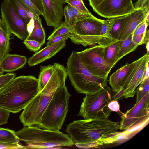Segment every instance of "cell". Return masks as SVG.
Returning a JSON list of instances; mask_svg holds the SVG:
<instances>
[{"mask_svg": "<svg viewBox=\"0 0 149 149\" xmlns=\"http://www.w3.org/2000/svg\"><path fill=\"white\" fill-rule=\"evenodd\" d=\"M119 124L107 118L74 120L67 126L65 131L77 147L97 148L113 143L123 136L118 131Z\"/></svg>", "mask_w": 149, "mask_h": 149, "instance_id": "1", "label": "cell"}, {"mask_svg": "<svg viewBox=\"0 0 149 149\" xmlns=\"http://www.w3.org/2000/svg\"><path fill=\"white\" fill-rule=\"evenodd\" d=\"M38 78L32 75L15 77L0 90V108L19 112L39 93Z\"/></svg>", "mask_w": 149, "mask_h": 149, "instance_id": "2", "label": "cell"}, {"mask_svg": "<svg viewBox=\"0 0 149 149\" xmlns=\"http://www.w3.org/2000/svg\"><path fill=\"white\" fill-rule=\"evenodd\" d=\"M67 77L56 70L44 88L24 109L19 117L24 127L38 126L42 116L56 89L65 84Z\"/></svg>", "mask_w": 149, "mask_h": 149, "instance_id": "3", "label": "cell"}, {"mask_svg": "<svg viewBox=\"0 0 149 149\" xmlns=\"http://www.w3.org/2000/svg\"><path fill=\"white\" fill-rule=\"evenodd\" d=\"M15 133L20 141L26 144V149L60 148L74 145L68 135L59 130L30 126L24 127Z\"/></svg>", "mask_w": 149, "mask_h": 149, "instance_id": "4", "label": "cell"}, {"mask_svg": "<svg viewBox=\"0 0 149 149\" xmlns=\"http://www.w3.org/2000/svg\"><path fill=\"white\" fill-rule=\"evenodd\" d=\"M66 68L71 84L78 93L93 94L107 85V78L92 74L84 66L76 51L72 52L68 58Z\"/></svg>", "mask_w": 149, "mask_h": 149, "instance_id": "5", "label": "cell"}, {"mask_svg": "<svg viewBox=\"0 0 149 149\" xmlns=\"http://www.w3.org/2000/svg\"><path fill=\"white\" fill-rule=\"evenodd\" d=\"M70 96L65 84L58 87L44 112L38 127L50 130H61L68 111Z\"/></svg>", "mask_w": 149, "mask_h": 149, "instance_id": "6", "label": "cell"}, {"mask_svg": "<svg viewBox=\"0 0 149 149\" xmlns=\"http://www.w3.org/2000/svg\"><path fill=\"white\" fill-rule=\"evenodd\" d=\"M111 93L112 89L107 85L96 93L86 94L78 116L86 120L108 118L112 112L108 107Z\"/></svg>", "mask_w": 149, "mask_h": 149, "instance_id": "7", "label": "cell"}, {"mask_svg": "<svg viewBox=\"0 0 149 149\" xmlns=\"http://www.w3.org/2000/svg\"><path fill=\"white\" fill-rule=\"evenodd\" d=\"M104 20L94 16L75 21L69 38L73 43L85 47L99 45L100 33Z\"/></svg>", "mask_w": 149, "mask_h": 149, "instance_id": "8", "label": "cell"}, {"mask_svg": "<svg viewBox=\"0 0 149 149\" xmlns=\"http://www.w3.org/2000/svg\"><path fill=\"white\" fill-rule=\"evenodd\" d=\"M149 93L145 96L125 113H121L119 129L125 130V135L128 134L142 128L149 119Z\"/></svg>", "mask_w": 149, "mask_h": 149, "instance_id": "9", "label": "cell"}, {"mask_svg": "<svg viewBox=\"0 0 149 149\" xmlns=\"http://www.w3.org/2000/svg\"><path fill=\"white\" fill-rule=\"evenodd\" d=\"M104 47L97 45L77 53L84 66L92 74L107 79L113 67L104 58Z\"/></svg>", "mask_w": 149, "mask_h": 149, "instance_id": "10", "label": "cell"}, {"mask_svg": "<svg viewBox=\"0 0 149 149\" xmlns=\"http://www.w3.org/2000/svg\"><path fill=\"white\" fill-rule=\"evenodd\" d=\"M93 10L100 16L111 18L125 15L135 9L132 0H88Z\"/></svg>", "mask_w": 149, "mask_h": 149, "instance_id": "11", "label": "cell"}, {"mask_svg": "<svg viewBox=\"0 0 149 149\" xmlns=\"http://www.w3.org/2000/svg\"><path fill=\"white\" fill-rule=\"evenodd\" d=\"M1 20L12 34L25 40L29 35L27 25L8 0H4L1 6Z\"/></svg>", "mask_w": 149, "mask_h": 149, "instance_id": "12", "label": "cell"}, {"mask_svg": "<svg viewBox=\"0 0 149 149\" xmlns=\"http://www.w3.org/2000/svg\"><path fill=\"white\" fill-rule=\"evenodd\" d=\"M149 62V54L147 53L136 60L122 88L125 91V98L134 96L137 87L145 76Z\"/></svg>", "mask_w": 149, "mask_h": 149, "instance_id": "13", "label": "cell"}, {"mask_svg": "<svg viewBox=\"0 0 149 149\" xmlns=\"http://www.w3.org/2000/svg\"><path fill=\"white\" fill-rule=\"evenodd\" d=\"M66 0H41L44 9L42 16L48 26L55 29L63 22Z\"/></svg>", "mask_w": 149, "mask_h": 149, "instance_id": "14", "label": "cell"}, {"mask_svg": "<svg viewBox=\"0 0 149 149\" xmlns=\"http://www.w3.org/2000/svg\"><path fill=\"white\" fill-rule=\"evenodd\" d=\"M149 8L135 9L129 14L127 20L120 33L118 40H123L132 34L137 26L145 20Z\"/></svg>", "mask_w": 149, "mask_h": 149, "instance_id": "15", "label": "cell"}, {"mask_svg": "<svg viewBox=\"0 0 149 149\" xmlns=\"http://www.w3.org/2000/svg\"><path fill=\"white\" fill-rule=\"evenodd\" d=\"M66 40L61 41L47 46L40 50L36 52L28 60L30 66H34L48 59L55 55L66 45Z\"/></svg>", "mask_w": 149, "mask_h": 149, "instance_id": "16", "label": "cell"}, {"mask_svg": "<svg viewBox=\"0 0 149 149\" xmlns=\"http://www.w3.org/2000/svg\"><path fill=\"white\" fill-rule=\"evenodd\" d=\"M136 62V60L130 64L126 63L110 76L109 81L112 91H118L123 88Z\"/></svg>", "mask_w": 149, "mask_h": 149, "instance_id": "17", "label": "cell"}, {"mask_svg": "<svg viewBox=\"0 0 149 149\" xmlns=\"http://www.w3.org/2000/svg\"><path fill=\"white\" fill-rule=\"evenodd\" d=\"M27 61L25 56L8 54L1 60V66L4 72L10 73L24 67Z\"/></svg>", "mask_w": 149, "mask_h": 149, "instance_id": "18", "label": "cell"}, {"mask_svg": "<svg viewBox=\"0 0 149 149\" xmlns=\"http://www.w3.org/2000/svg\"><path fill=\"white\" fill-rule=\"evenodd\" d=\"M120 47V41L116 40L105 47L104 58L113 67L116 64Z\"/></svg>", "mask_w": 149, "mask_h": 149, "instance_id": "19", "label": "cell"}, {"mask_svg": "<svg viewBox=\"0 0 149 149\" xmlns=\"http://www.w3.org/2000/svg\"><path fill=\"white\" fill-rule=\"evenodd\" d=\"M8 0L15 10L23 19L27 25L31 18L35 19L33 14L22 0Z\"/></svg>", "mask_w": 149, "mask_h": 149, "instance_id": "20", "label": "cell"}, {"mask_svg": "<svg viewBox=\"0 0 149 149\" xmlns=\"http://www.w3.org/2000/svg\"><path fill=\"white\" fill-rule=\"evenodd\" d=\"M6 26L2 22L0 25V58L1 61L7 54L10 49V34Z\"/></svg>", "mask_w": 149, "mask_h": 149, "instance_id": "21", "label": "cell"}, {"mask_svg": "<svg viewBox=\"0 0 149 149\" xmlns=\"http://www.w3.org/2000/svg\"><path fill=\"white\" fill-rule=\"evenodd\" d=\"M45 31L41 19H35L34 28L26 39L36 41L42 46L45 43Z\"/></svg>", "mask_w": 149, "mask_h": 149, "instance_id": "22", "label": "cell"}, {"mask_svg": "<svg viewBox=\"0 0 149 149\" xmlns=\"http://www.w3.org/2000/svg\"><path fill=\"white\" fill-rule=\"evenodd\" d=\"M132 34L125 39L120 40V47L117 59V63L125 56L135 50L138 46V45L132 41Z\"/></svg>", "mask_w": 149, "mask_h": 149, "instance_id": "23", "label": "cell"}, {"mask_svg": "<svg viewBox=\"0 0 149 149\" xmlns=\"http://www.w3.org/2000/svg\"><path fill=\"white\" fill-rule=\"evenodd\" d=\"M54 64L47 66H40L38 79L39 92L45 87L50 79L54 69Z\"/></svg>", "mask_w": 149, "mask_h": 149, "instance_id": "24", "label": "cell"}, {"mask_svg": "<svg viewBox=\"0 0 149 149\" xmlns=\"http://www.w3.org/2000/svg\"><path fill=\"white\" fill-rule=\"evenodd\" d=\"M148 25L145 19L144 21L137 26L132 34V40L134 42L138 45H141L144 44L145 37Z\"/></svg>", "mask_w": 149, "mask_h": 149, "instance_id": "25", "label": "cell"}, {"mask_svg": "<svg viewBox=\"0 0 149 149\" xmlns=\"http://www.w3.org/2000/svg\"><path fill=\"white\" fill-rule=\"evenodd\" d=\"M129 14L114 17V23L110 32L111 36L114 40H118L121 31L127 20Z\"/></svg>", "mask_w": 149, "mask_h": 149, "instance_id": "26", "label": "cell"}, {"mask_svg": "<svg viewBox=\"0 0 149 149\" xmlns=\"http://www.w3.org/2000/svg\"><path fill=\"white\" fill-rule=\"evenodd\" d=\"M20 141L13 130L7 128H0V142L19 144Z\"/></svg>", "mask_w": 149, "mask_h": 149, "instance_id": "27", "label": "cell"}, {"mask_svg": "<svg viewBox=\"0 0 149 149\" xmlns=\"http://www.w3.org/2000/svg\"><path fill=\"white\" fill-rule=\"evenodd\" d=\"M140 86L136 90V101L135 104L139 102L145 96L149 93V72H146L144 78Z\"/></svg>", "mask_w": 149, "mask_h": 149, "instance_id": "28", "label": "cell"}, {"mask_svg": "<svg viewBox=\"0 0 149 149\" xmlns=\"http://www.w3.org/2000/svg\"><path fill=\"white\" fill-rule=\"evenodd\" d=\"M64 11L65 17L64 24L71 30L75 22V18L68 4L64 7Z\"/></svg>", "mask_w": 149, "mask_h": 149, "instance_id": "29", "label": "cell"}, {"mask_svg": "<svg viewBox=\"0 0 149 149\" xmlns=\"http://www.w3.org/2000/svg\"><path fill=\"white\" fill-rule=\"evenodd\" d=\"M70 31L71 30L69 29L65 25L63 22L59 26L54 29L47 40H49L55 36L69 33Z\"/></svg>", "mask_w": 149, "mask_h": 149, "instance_id": "30", "label": "cell"}, {"mask_svg": "<svg viewBox=\"0 0 149 149\" xmlns=\"http://www.w3.org/2000/svg\"><path fill=\"white\" fill-rule=\"evenodd\" d=\"M68 4L74 15L75 22L87 17L94 16L92 14H88Z\"/></svg>", "mask_w": 149, "mask_h": 149, "instance_id": "31", "label": "cell"}, {"mask_svg": "<svg viewBox=\"0 0 149 149\" xmlns=\"http://www.w3.org/2000/svg\"><path fill=\"white\" fill-rule=\"evenodd\" d=\"M65 2L79 10L91 14L85 6L83 0H66Z\"/></svg>", "mask_w": 149, "mask_h": 149, "instance_id": "32", "label": "cell"}, {"mask_svg": "<svg viewBox=\"0 0 149 149\" xmlns=\"http://www.w3.org/2000/svg\"><path fill=\"white\" fill-rule=\"evenodd\" d=\"M24 3L32 13L35 19H40V15H42L43 13L34 5L30 0H22Z\"/></svg>", "mask_w": 149, "mask_h": 149, "instance_id": "33", "label": "cell"}, {"mask_svg": "<svg viewBox=\"0 0 149 149\" xmlns=\"http://www.w3.org/2000/svg\"><path fill=\"white\" fill-rule=\"evenodd\" d=\"M23 43L29 49L34 52L39 50L42 46L38 42L33 40L26 39L24 40Z\"/></svg>", "mask_w": 149, "mask_h": 149, "instance_id": "34", "label": "cell"}, {"mask_svg": "<svg viewBox=\"0 0 149 149\" xmlns=\"http://www.w3.org/2000/svg\"><path fill=\"white\" fill-rule=\"evenodd\" d=\"M15 77L16 74L13 73L0 75V90Z\"/></svg>", "mask_w": 149, "mask_h": 149, "instance_id": "35", "label": "cell"}, {"mask_svg": "<svg viewBox=\"0 0 149 149\" xmlns=\"http://www.w3.org/2000/svg\"><path fill=\"white\" fill-rule=\"evenodd\" d=\"M70 33L56 36L51 38L47 42L46 44L47 46L52 45L62 40H67L69 38Z\"/></svg>", "mask_w": 149, "mask_h": 149, "instance_id": "36", "label": "cell"}, {"mask_svg": "<svg viewBox=\"0 0 149 149\" xmlns=\"http://www.w3.org/2000/svg\"><path fill=\"white\" fill-rule=\"evenodd\" d=\"M10 114V112L0 108V125L7 123Z\"/></svg>", "mask_w": 149, "mask_h": 149, "instance_id": "37", "label": "cell"}, {"mask_svg": "<svg viewBox=\"0 0 149 149\" xmlns=\"http://www.w3.org/2000/svg\"><path fill=\"white\" fill-rule=\"evenodd\" d=\"M0 149H26L25 146L19 144H14L0 142Z\"/></svg>", "mask_w": 149, "mask_h": 149, "instance_id": "38", "label": "cell"}, {"mask_svg": "<svg viewBox=\"0 0 149 149\" xmlns=\"http://www.w3.org/2000/svg\"><path fill=\"white\" fill-rule=\"evenodd\" d=\"M108 107L112 111L121 114L120 110V105L117 101L111 100L108 104Z\"/></svg>", "mask_w": 149, "mask_h": 149, "instance_id": "39", "label": "cell"}, {"mask_svg": "<svg viewBox=\"0 0 149 149\" xmlns=\"http://www.w3.org/2000/svg\"><path fill=\"white\" fill-rule=\"evenodd\" d=\"M113 92L111 93V100L118 101L125 97V91L123 88L118 91Z\"/></svg>", "mask_w": 149, "mask_h": 149, "instance_id": "40", "label": "cell"}, {"mask_svg": "<svg viewBox=\"0 0 149 149\" xmlns=\"http://www.w3.org/2000/svg\"><path fill=\"white\" fill-rule=\"evenodd\" d=\"M135 9L144 7L149 8V0H138L134 6Z\"/></svg>", "mask_w": 149, "mask_h": 149, "instance_id": "41", "label": "cell"}, {"mask_svg": "<svg viewBox=\"0 0 149 149\" xmlns=\"http://www.w3.org/2000/svg\"><path fill=\"white\" fill-rule=\"evenodd\" d=\"M43 14L44 9L41 0H30Z\"/></svg>", "mask_w": 149, "mask_h": 149, "instance_id": "42", "label": "cell"}, {"mask_svg": "<svg viewBox=\"0 0 149 149\" xmlns=\"http://www.w3.org/2000/svg\"><path fill=\"white\" fill-rule=\"evenodd\" d=\"M34 26V19L31 18L27 24V29L29 34L32 31Z\"/></svg>", "mask_w": 149, "mask_h": 149, "instance_id": "43", "label": "cell"}, {"mask_svg": "<svg viewBox=\"0 0 149 149\" xmlns=\"http://www.w3.org/2000/svg\"><path fill=\"white\" fill-rule=\"evenodd\" d=\"M149 31L147 30L146 34L144 40V44H145L146 48L147 51V53H149Z\"/></svg>", "mask_w": 149, "mask_h": 149, "instance_id": "44", "label": "cell"}, {"mask_svg": "<svg viewBox=\"0 0 149 149\" xmlns=\"http://www.w3.org/2000/svg\"><path fill=\"white\" fill-rule=\"evenodd\" d=\"M145 20L147 23L149 25V11H148L146 15L145 18Z\"/></svg>", "mask_w": 149, "mask_h": 149, "instance_id": "45", "label": "cell"}, {"mask_svg": "<svg viewBox=\"0 0 149 149\" xmlns=\"http://www.w3.org/2000/svg\"><path fill=\"white\" fill-rule=\"evenodd\" d=\"M4 72L3 71L2 68L1 64V60L0 58V75L3 74Z\"/></svg>", "mask_w": 149, "mask_h": 149, "instance_id": "46", "label": "cell"}, {"mask_svg": "<svg viewBox=\"0 0 149 149\" xmlns=\"http://www.w3.org/2000/svg\"><path fill=\"white\" fill-rule=\"evenodd\" d=\"M2 23V21L0 17V25H1Z\"/></svg>", "mask_w": 149, "mask_h": 149, "instance_id": "47", "label": "cell"}]
</instances>
